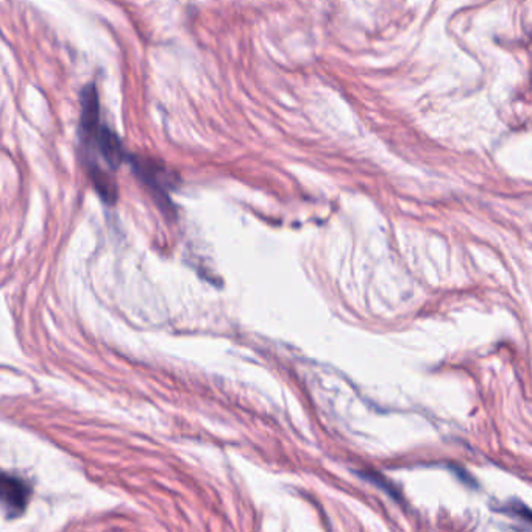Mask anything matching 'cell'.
I'll return each mask as SVG.
<instances>
[{"instance_id": "2", "label": "cell", "mask_w": 532, "mask_h": 532, "mask_svg": "<svg viewBox=\"0 0 532 532\" xmlns=\"http://www.w3.org/2000/svg\"><path fill=\"white\" fill-rule=\"evenodd\" d=\"M132 167L136 175L152 189L161 200L169 202L167 191L174 188V175L167 171L164 164L153 161L152 158L132 157Z\"/></svg>"}, {"instance_id": "1", "label": "cell", "mask_w": 532, "mask_h": 532, "mask_svg": "<svg viewBox=\"0 0 532 532\" xmlns=\"http://www.w3.org/2000/svg\"><path fill=\"white\" fill-rule=\"evenodd\" d=\"M80 139L88 158V167L94 166L97 158H100L110 169L116 171L128 158L121 139L100 121L99 96L94 85L83 89Z\"/></svg>"}, {"instance_id": "3", "label": "cell", "mask_w": 532, "mask_h": 532, "mask_svg": "<svg viewBox=\"0 0 532 532\" xmlns=\"http://www.w3.org/2000/svg\"><path fill=\"white\" fill-rule=\"evenodd\" d=\"M0 495H2V504H4L5 511L8 512V517H18L27 508L30 487L16 476L4 475Z\"/></svg>"}]
</instances>
